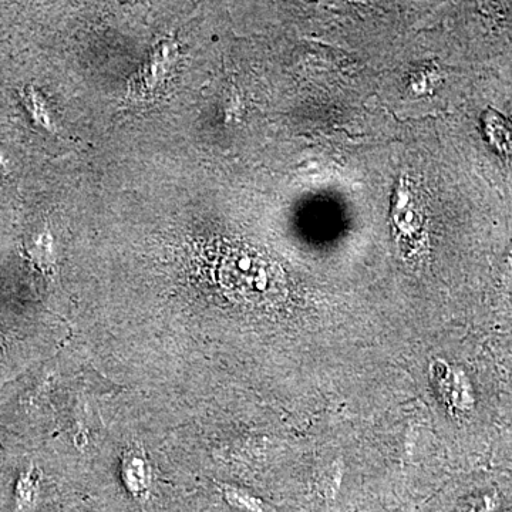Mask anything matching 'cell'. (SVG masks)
<instances>
[{
	"label": "cell",
	"mask_w": 512,
	"mask_h": 512,
	"mask_svg": "<svg viewBox=\"0 0 512 512\" xmlns=\"http://www.w3.org/2000/svg\"><path fill=\"white\" fill-rule=\"evenodd\" d=\"M25 173L23 156L9 138L0 134V198L15 194Z\"/></svg>",
	"instance_id": "cell-5"
},
{
	"label": "cell",
	"mask_w": 512,
	"mask_h": 512,
	"mask_svg": "<svg viewBox=\"0 0 512 512\" xmlns=\"http://www.w3.org/2000/svg\"><path fill=\"white\" fill-rule=\"evenodd\" d=\"M12 90L18 106L35 133L53 138L62 137L55 110L39 83L33 79H22L12 84Z\"/></svg>",
	"instance_id": "cell-3"
},
{
	"label": "cell",
	"mask_w": 512,
	"mask_h": 512,
	"mask_svg": "<svg viewBox=\"0 0 512 512\" xmlns=\"http://www.w3.org/2000/svg\"><path fill=\"white\" fill-rule=\"evenodd\" d=\"M47 461L42 447L30 448L9 477L10 511L37 512L42 507L46 491Z\"/></svg>",
	"instance_id": "cell-2"
},
{
	"label": "cell",
	"mask_w": 512,
	"mask_h": 512,
	"mask_svg": "<svg viewBox=\"0 0 512 512\" xmlns=\"http://www.w3.org/2000/svg\"><path fill=\"white\" fill-rule=\"evenodd\" d=\"M29 450L25 441L0 424V480H8L20 458Z\"/></svg>",
	"instance_id": "cell-7"
},
{
	"label": "cell",
	"mask_w": 512,
	"mask_h": 512,
	"mask_svg": "<svg viewBox=\"0 0 512 512\" xmlns=\"http://www.w3.org/2000/svg\"><path fill=\"white\" fill-rule=\"evenodd\" d=\"M173 55L174 50H171V45H163L160 50L157 49L136 79L137 90L141 89L143 92L156 90L173 66Z\"/></svg>",
	"instance_id": "cell-6"
},
{
	"label": "cell",
	"mask_w": 512,
	"mask_h": 512,
	"mask_svg": "<svg viewBox=\"0 0 512 512\" xmlns=\"http://www.w3.org/2000/svg\"><path fill=\"white\" fill-rule=\"evenodd\" d=\"M33 306L13 301L0 289V390L45 360L52 349V333Z\"/></svg>",
	"instance_id": "cell-1"
},
{
	"label": "cell",
	"mask_w": 512,
	"mask_h": 512,
	"mask_svg": "<svg viewBox=\"0 0 512 512\" xmlns=\"http://www.w3.org/2000/svg\"><path fill=\"white\" fill-rule=\"evenodd\" d=\"M121 474L128 493L138 500H146L153 487V471L146 458L140 456L136 450H128L124 454Z\"/></svg>",
	"instance_id": "cell-4"
},
{
	"label": "cell",
	"mask_w": 512,
	"mask_h": 512,
	"mask_svg": "<svg viewBox=\"0 0 512 512\" xmlns=\"http://www.w3.org/2000/svg\"><path fill=\"white\" fill-rule=\"evenodd\" d=\"M218 490L229 507L242 512H266L268 505L258 495L232 484H218Z\"/></svg>",
	"instance_id": "cell-8"
}]
</instances>
